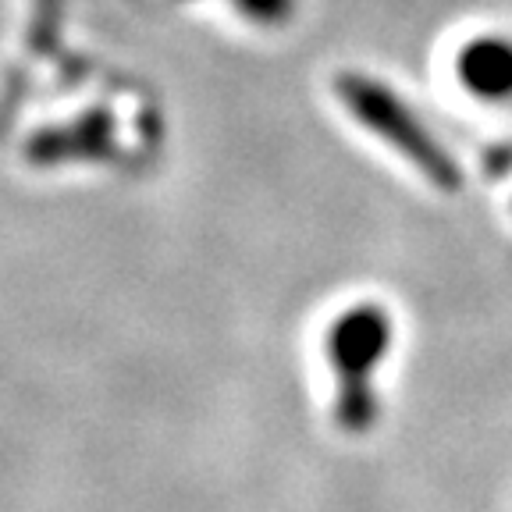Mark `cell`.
Masks as SVG:
<instances>
[{
    "label": "cell",
    "instance_id": "1",
    "mask_svg": "<svg viewBox=\"0 0 512 512\" xmlns=\"http://www.w3.org/2000/svg\"><path fill=\"white\" fill-rule=\"evenodd\" d=\"M392 345V320L381 306H356L335 320L328 360L338 377V424L363 434L377 420L374 374Z\"/></svg>",
    "mask_w": 512,
    "mask_h": 512
},
{
    "label": "cell",
    "instance_id": "2",
    "mask_svg": "<svg viewBox=\"0 0 512 512\" xmlns=\"http://www.w3.org/2000/svg\"><path fill=\"white\" fill-rule=\"evenodd\" d=\"M459 82L466 93L488 104L512 100V40L509 36H477L459 50Z\"/></svg>",
    "mask_w": 512,
    "mask_h": 512
}]
</instances>
